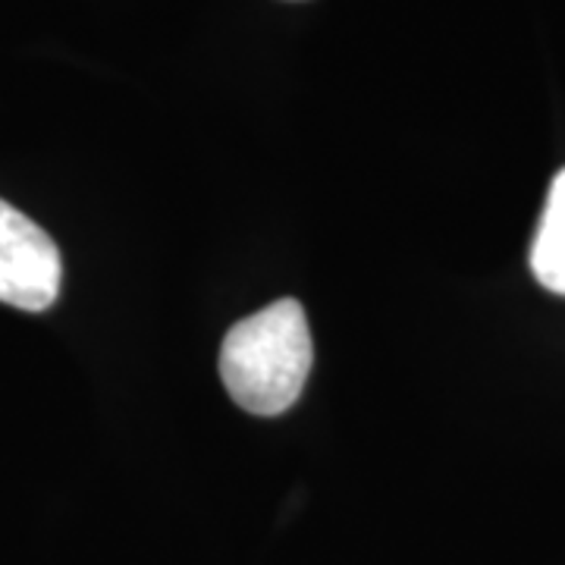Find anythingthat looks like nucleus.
Masks as SVG:
<instances>
[{
	"instance_id": "nucleus-2",
	"label": "nucleus",
	"mask_w": 565,
	"mask_h": 565,
	"mask_svg": "<svg viewBox=\"0 0 565 565\" xmlns=\"http://www.w3.org/2000/svg\"><path fill=\"white\" fill-rule=\"evenodd\" d=\"M61 282L57 243L13 204L0 202V302L47 311L61 296Z\"/></svg>"
},
{
	"instance_id": "nucleus-3",
	"label": "nucleus",
	"mask_w": 565,
	"mask_h": 565,
	"mask_svg": "<svg viewBox=\"0 0 565 565\" xmlns=\"http://www.w3.org/2000/svg\"><path fill=\"white\" fill-rule=\"evenodd\" d=\"M531 270L544 289L565 296V170L550 185L544 217L531 245Z\"/></svg>"
},
{
	"instance_id": "nucleus-1",
	"label": "nucleus",
	"mask_w": 565,
	"mask_h": 565,
	"mask_svg": "<svg viewBox=\"0 0 565 565\" xmlns=\"http://www.w3.org/2000/svg\"><path fill=\"white\" fill-rule=\"evenodd\" d=\"M311 362V330L296 299H280L233 323L221 345L223 386L252 415H282L299 403Z\"/></svg>"
}]
</instances>
